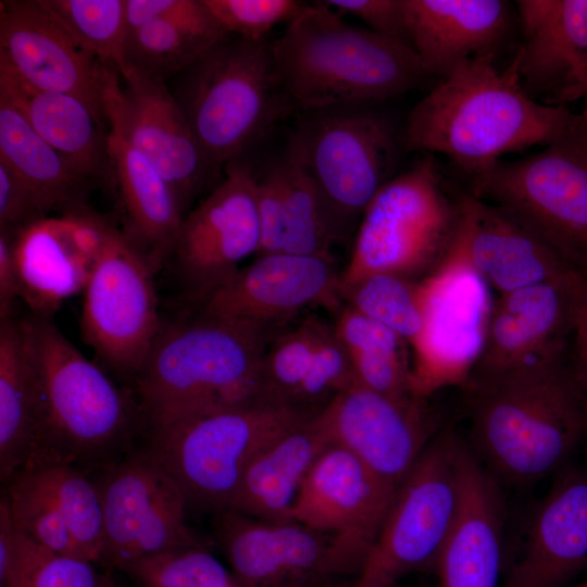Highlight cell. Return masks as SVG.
Instances as JSON below:
<instances>
[{"instance_id": "cell-1", "label": "cell", "mask_w": 587, "mask_h": 587, "mask_svg": "<svg viewBox=\"0 0 587 587\" xmlns=\"http://www.w3.org/2000/svg\"><path fill=\"white\" fill-rule=\"evenodd\" d=\"M464 390L474 453L511 484L558 472L587 434V389L567 347Z\"/></svg>"}, {"instance_id": "cell-2", "label": "cell", "mask_w": 587, "mask_h": 587, "mask_svg": "<svg viewBox=\"0 0 587 587\" xmlns=\"http://www.w3.org/2000/svg\"><path fill=\"white\" fill-rule=\"evenodd\" d=\"M494 58L463 63L413 107L403 150L444 154L472 178L507 153L550 146L580 125L583 115L533 99L514 68L498 71Z\"/></svg>"}, {"instance_id": "cell-3", "label": "cell", "mask_w": 587, "mask_h": 587, "mask_svg": "<svg viewBox=\"0 0 587 587\" xmlns=\"http://www.w3.org/2000/svg\"><path fill=\"white\" fill-rule=\"evenodd\" d=\"M25 320L37 376L35 439L25 467L62 463L92 474L134 449L146 420L133 390L120 388L49 317Z\"/></svg>"}, {"instance_id": "cell-4", "label": "cell", "mask_w": 587, "mask_h": 587, "mask_svg": "<svg viewBox=\"0 0 587 587\" xmlns=\"http://www.w3.org/2000/svg\"><path fill=\"white\" fill-rule=\"evenodd\" d=\"M272 336L200 310L179 321L162 323L132 380L146 428L264 405L261 363Z\"/></svg>"}, {"instance_id": "cell-5", "label": "cell", "mask_w": 587, "mask_h": 587, "mask_svg": "<svg viewBox=\"0 0 587 587\" xmlns=\"http://www.w3.org/2000/svg\"><path fill=\"white\" fill-rule=\"evenodd\" d=\"M271 45L282 92L300 112L378 103L428 77L411 47L347 24L324 1L307 3Z\"/></svg>"}, {"instance_id": "cell-6", "label": "cell", "mask_w": 587, "mask_h": 587, "mask_svg": "<svg viewBox=\"0 0 587 587\" xmlns=\"http://www.w3.org/2000/svg\"><path fill=\"white\" fill-rule=\"evenodd\" d=\"M375 104L300 112L287 139L284 158L314 185L340 240L357 230L403 149L401 134Z\"/></svg>"}, {"instance_id": "cell-7", "label": "cell", "mask_w": 587, "mask_h": 587, "mask_svg": "<svg viewBox=\"0 0 587 587\" xmlns=\"http://www.w3.org/2000/svg\"><path fill=\"white\" fill-rule=\"evenodd\" d=\"M179 75L173 95L217 171L234 162L289 107L270 40L228 36Z\"/></svg>"}, {"instance_id": "cell-8", "label": "cell", "mask_w": 587, "mask_h": 587, "mask_svg": "<svg viewBox=\"0 0 587 587\" xmlns=\"http://www.w3.org/2000/svg\"><path fill=\"white\" fill-rule=\"evenodd\" d=\"M461 213V198L453 201L447 195L433 158L417 160L387 182L365 209L340 289L378 273L424 277L448 250Z\"/></svg>"}, {"instance_id": "cell-9", "label": "cell", "mask_w": 587, "mask_h": 587, "mask_svg": "<svg viewBox=\"0 0 587 587\" xmlns=\"http://www.w3.org/2000/svg\"><path fill=\"white\" fill-rule=\"evenodd\" d=\"M312 416L247 407L148 427L145 448L174 478L188 505L228 510L254 457Z\"/></svg>"}, {"instance_id": "cell-10", "label": "cell", "mask_w": 587, "mask_h": 587, "mask_svg": "<svg viewBox=\"0 0 587 587\" xmlns=\"http://www.w3.org/2000/svg\"><path fill=\"white\" fill-rule=\"evenodd\" d=\"M474 197L496 204L587 276V120L539 153L499 161L472 177Z\"/></svg>"}, {"instance_id": "cell-11", "label": "cell", "mask_w": 587, "mask_h": 587, "mask_svg": "<svg viewBox=\"0 0 587 587\" xmlns=\"http://www.w3.org/2000/svg\"><path fill=\"white\" fill-rule=\"evenodd\" d=\"M450 428L427 444L397 488L352 587H388L435 567L461 505V451Z\"/></svg>"}, {"instance_id": "cell-12", "label": "cell", "mask_w": 587, "mask_h": 587, "mask_svg": "<svg viewBox=\"0 0 587 587\" xmlns=\"http://www.w3.org/2000/svg\"><path fill=\"white\" fill-rule=\"evenodd\" d=\"M417 284L423 328L411 346V389L425 400L445 387H466L485 345L494 304L489 285L470 259L463 207L448 250Z\"/></svg>"}, {"instance_id": "cell-13", "label": "cell", "mask_w": 587, "mask_h": 587, "mask_svg": "<svg viewBox=\"0 0 587 587\" xmlns=\"http://www.w3.org/2000/svg\"><path fill=\"white\" fill-rule=\"evenodd\" d=\"M155 271L126 232L107 225L83 290L82 335L110 369L130 382L162 326Z\"/></svg>"}, {"instance_id": "cell-14", "label": "cell", "mask_w": 587, "mask_h": 587, "mask_svg": "<svg viewBox=\"0 0 587 587\" xmlns=\"http://www.w3.org/2000/svg\"><path fill=\"white\" fill-rule=\"evenodd\" d=\"M95 473L104 520L101 565L124 572L141 559L205 545L185 523L184 492L145 447Z\"/></svg>"}, {"instance_id": "cell-15", "label": "cell", "mask_w": 587, "mask_h": 587, "mask_svg": "<svg viewBox=\"0 0 587 587\" xmlns=\"http://www.w3.org/2000/svg\"><path fill=\"white\" fill-rule=\"evenodd\" d=\"M213 537L247 587H315L359 575L369 549L290 520L270 522L233 510L214 513Z\"/></svg>"}, {"instance_id": "cell-16", "label": "cell", "mask_w": 587, "mask_h": 587, "mask_svg": "<svg viewBox=\"0 0 587 587\" xmlns=\"http://www.w3.org/2000/svg\"><path fill=\"white\" fill-rule=\"evenodd\" d=\"M103 110L108 126L161 173L184 210L217 172L165 80L107 64Z\"/></svg>"}, {"instance_id": "cell-17", "label": "cell", "mask_w": 587, "mask_h": 587, "mask_svg": "<svg viewBox=\"0 0 587 587\" xmlns=\"http://www.w3.org/2000/svg\"><path fill=\"white\" fill-rule=\"evenodd\" d=\"M260 249L257 177L247 165L232 162L224 179L184 216L168 260L197 304Z\"/></svg>"}, {"instance_id": "cell-18", "label": "cell", "mask_w": 587, "mask_h": 587, "mask_svg": "<svg viewBox=\"0 0 587 587\" xmlns=\"http://www.w3.org/2000/svg\"><path fill=\"white\" fill-rule=\"evenodd\" d=\"M342 305L332 257L263 253L197 303V310L274 335L312 307Z\"/></svg>"}, {"instance_id": "cell-19", "label": "cell", "mask_w": 587, "mask_h": 587, "mask_svg": "<svg viewBox=\"0 0 587 587\" xmlns=\"http://www.w3.org/2000/svg\"><path fill=\"white\" fill-rule=\"evenodd\" d=\"M424 401L396 400L354 383L316 419L330 444L350 451L397 490L433 439Z\"/></svg>"}, {"instance_id": "cell-20", "label": "cell", "mask_w": 587, "mask_h": 587, "mask_svg": "<svg viewBox=\"0 0 587 587\" xmlns=\"http://www.w3.org/2000/svg\"><path fill=\"white\" fill-rule=\"evenodd\" d=\"M0 67L38 90L75 96L105 120L107 63L80 49L40 0L1 1Z\"/></svg>"}, {"instance_id": "cell-21", "label": "cell", "mask_w": 587, "mask_h": 587, "mask_svg": "<svg viewBox=\"0 0 587 587\" xmlns=\"http://www.w3.org/2000/svg\"><path fill=\"white\" fill-rule=\"evenodd\" d=\"M108 224L79 208L61 218L42 216L14 233L20 298L35 315L48 317L84 290Z\"/></svg>"}, {"instance_id": "cell-22", "label": "cell", "mask_w": 587, "mask_h": 587, "mask_svg": "<svg viewBox=\"0 0 587 587\" xmlns=\"http://www.w3.org/2000/svg\"><path fill=\"white\" fill-rule=\"evenodd\" d=\"M585 277L574 272L560 280L500 295L492 304L485 345L469 383L566 348Z\"/></svg>"}, {"instance_id": "cell-23", "label": "cell", "mask_w": 587, "mask_h": 587, "mask_svg": "<svg viewBox=\"0 0 587 587\" xmlns=\"http://www.w3.org/2000/svg\"><path fill=\"white\" fill-rule=\"evenodd\" d=\"M266 407L314 416L355 382L350 358L334 326L314 315L286 325L267 342L261 363Z\"/></svg>"}, {"instance_id": "cell-24", "label": "cell", "mask_w": 587, "mask_h": 587, "mask_svg": "<svg viewBox=\"0 0 587 587\" xmlns=\"http://www.w3.org/2000/svg\"><path fill=\"white\" fill-rule=\"evenodd\" d=\"M523 43L511 66L533 99L563 105L587 96V0L516 2Z\"/></svg>"}, {"instance_id": "cell-25", "label": "cell", "mask_w": 587, "mask_h": 587, "mask_svg": "<svg viewBox=\"0 0 587 587\" xmlns=\"http://www.w3.org/2000/svg\"><path fill=\"white\" fill-rule=\"evenodd\" d=\"M395 492L354 454L332 444L305 475L291 519L354 540L370 551Z\"/></svg>"}, {"instance_id": "cell-26", "label": "cell", "mask_w": 587, "mask_h": 587, "mask_svg": "<svg viewBox=\"0 0 587 587\" xmlns=\"http://www.w3.org/2000/svg\"><path fill=\"white\" fill-rule=\"evenodd\" d=\"M587 569V471L564 465L500 587H564Z\"/></svg>"}, {"instance_id": "cell-27", "label": "cell", "mask_w": 587, "mask_h": 587, "mask_svg": "<svg viewBox=\"0 0 587 587\" xmlns=\"http://www.w3.org/2000/svg\"><path fill=\"white\" fill-rule=\"evenodd\" d=\"M412 49L427 76L439 80L463 63L492 55L510 11L502 0H403Z\"/></svg>"}, {"instance_id": "cell-28", "label": "cell", "mask_w": 587, "mask_h": 587, "mask_svg": "<svg viewBox=\"0 0 587 587\" xmlns=\"http://www.w3.org/2000/svg\"><path fill=\"white\" fill-rule=\"evenodd\" d=\"M461 198L470 259L486 283L500 295L560 280L578 272L502 208L471 193Z\"/></svg>"}, {"instance_id": "cell-29", "label": "cell", "mask_w": 587, "mask_h": 587, "mask_svg": "<svg viewBox=\"0 0 587 587\" xmlns=\"http://www.w3.org/2000/svg\"><path fill=\"white\" fill-rule=\"evenodd\" d=\"M462 497L453 529L436 563L440 587H499L502 502L495 476L464 444Z\"/></svg>"}, {"instance_id": "cell-30", "label": "cell", "mask_w": 587, "mask_h": 587, "mask_svg": "<svg viewBox=\"0 0 587 587\" xmlns=\"http://www.w3.org/2000/svg\"><path fill=\"white\" fill-rule=\"evenodd\" d=\"M263 253L330 257L340 241L314 185L284 157L257 177Z\"/></svg>"}, {"instance_id": "cell-31", "label": "cell", "mask_w": 587, "mask_h": 587, "mask_svg": "<svg viewBox=\"0 0 587 587\" xmlns=\"http://www.w3.org/2000/svg\"><path fill=\"white\" fill-rule=\"evenodd\" d=\"M0 95L24 115L34 130L89 182L110 167L107 122L82 99L42 91L0 67Z\"/></svg>"}, {"instance_id": "cell-32", "label": "cell", "mask_w": 587, "mask_h": 587, "mask_svg": "<svg viewBox=\"0 0 587 587\" xmlns=\"http://www.w3.org/2000/svg\"><path fill=\"white\" fill-rule=\"evenodd\" d=\"M329 445L316 415L289 429L250 462L228 510L270 522L292 520L299 488Z\"/></svg>"}, {"instance_id": "cell-33", "label": "cell", "mask_w": 587, "mask_h": 587, "mask_svg": "<svg viewBox=\"0 0 587 587\" xmlns=\"http://www.w3.org/2000/svg\"><path fill=\"white\" fill-rule=\"evenodd\" d=\"M108 154L129 222L126 233L159 270L168 260L184 209L161 173L112 127Z\"/></svg>"}, {"instance_id": "cell-34", "label": "cell", "mask_w": 587, "mask_h": 587, "mask_svg": "<svg viewBox=\"0 0 587 587\" xmlns=\"http://www.w3.org/2000/svg\"><path fill=\"white\" fill-rule=\"evenodd\" d=\"M37 422V376L25 319L0 320V476L29 462Z\"/></svg>"}, {"instance_id": "cell-35", "label": "cell", "mask_w": 587, "mask_h": 587, "mask_svg": "<svg viewBox=\"0 0 587 587\" xmlns=\"http://www.w3.org/2000/svg\"><path fill=\"white\" fill-rule=\"evenodd\" d=\"M0 162L30 190L39 209L83 208L89 180L30 126L21 111L0 95Z\"/></svg>"}, {"instance_id": "cell-36", "label": "cell", "mask_w": 587, "mask_h": 587, "mask_svg": "<svg viewBox=\"0 0 587 587\" xmlns=\"http://www.w3.org/2000/svg\"><path fill=\"white\" fill-rule=\"evenodd\" d=\"M0 587H114L95 563L62 555L10 525L0 527Z\"/></svg>"}, {"instance_id": "cell-37", "label": "cell", "mask_w": 587, "mask_h": 587, "mask_svg": "<svg viewBox=\"0 0 587 587\" xmlns=\"http://www.w3.org/2000/svg\"><path fill=\"white\" fill-rule=\"evenodd\" d=\"M23 470L28 471L51 498L84 558L100 564L104 542L103 505L91 475L62 463L35 464Z\"/></svg>"}, {"instance_id": "cell-38", "label": "cell", "mask_w": 587, "mask_h": 587, "mask_svg": "<svg viewBox=\"0 0 587 587\" xmlns=\"http://www.w3.org/2000/svg\"><path fill=\"white\" fill-rule=\"evenodd\" d=\"M226 37L186 24L150 22L127 33L117 71L130 70L165 80L182 74L209 48Z\"/></svg>"}, {"instance_id": "cell-39", "label": "cell", "mask_w": 587, "mask_h": 587, "mask_svg": "<svg viewBox=\"0 0 587 587\" xmlns=\"http://www.w3.org/2000/svg\"><path fill=\"white\" fill-rule=\"evenodd\" d=\"M84 51L118 70L127 36L126 0H40Z\"/></svg>"}, {"instance_id": "cell-40", "label": "cell", "mask_w": 587, "mask_h": 587, "mask_svg": "<svg viewBox=\"0 0 587 587\" xmlns=\"http://www.w3.org/2000/svg\"><path fill=\"white\" fill-rule=\"evenodd\" d=\"M419 279L378 273L341 288L345 304L379 322L412 346L423 328Z\"/></svg>"}, {"instance_id": "cell-41", "label": "cell", "mask_w": 587, "mask_h": 587, "mask_svg": "<svg viewBox=\"0 0 587 587\" xmlns=\"http://www.w3.org/2000/svg\"><path fill=\"white\" fill-rule=\"evenodd\" d=\"M140 587H247L207 545L167 550L125 571Z\"/></svg>"}, {"instance_id": "cell-42", "label": "cell", "mask_w": 587, "mask_h": 587, "mask_svg": "<svg viewBox=\"0 0 587 587\" xmlns=\"http://www.w3.org/2000/svg\"><path fill=\"white\" fill-rule=\"evenodd\" d=\"M4 485L2 495L20 533L52 552L86 560L55 504L28 471Z\"/></svg>"}, {"instance_id": "cell-43", "label": "cell", "mask_w": 587, "mask_h": 587, "mask_svg": "<svg viewBox=\"0 0 587 587\" xmlns=\"http://www.w3.org/2000/svg\"><path fill=\"white\" fill-rule=\"evenodd\" d=\"M229 36L249 41L267 40L282 23H290L307 3L298 0H203Z\"/></svg>"}, {"instance_id": "cell-44", "label": "cell", "mask_w": 587, "mask_h": 587, "mask_svg": "<svg viewBox=\"0 0 587 587\" xmlns=\"http://www.w3.org/2000/svg\"><path fill=\"white\" fill-rule=\"evenodd\" d=\"M336 312L333 326L350 360L407 357V342L390 328L347 304Z\"/></svg>"}, {"instance_id": "cell-45", "label": "cell", "mask_w": 587, "mask_h": 587, "mask_svg": "<svg viewBox=\"0 0 587 587\" xmlns=\"http://www.w3.org/2000/svg\"><path fill=\"white\" fill-rule=\"evenodd\" d=\"M154 21L186 24L220 36H229L203 0H126L127 33Z\"/></svg>"}, {"instance_id": "cell-46", "label": "cell", "mask_w": 587, "mask_h": 587, "mask_svg": "<svg viewBox=\"0 0 587 587\" xmlns=\"http://www.w3.org/2000/svg\"><path fill=\"white\" fill-rule=\"evenodd\" d=\"M335 12L352 15L369 29L411 47L405 23L403 0H323ZM412 48V47H411Z\"/></svg>"}, {"instance_id": "cell-47", "label": "cell", "mask_w": 587, "mask_h": 587, "mask_svg": "<svg viewBox=\"0 0 587 587\" xmlns=\"http://www.w3.org/2000/svg\"><path fill=\"white\" fill-rule=\"evenodd\" d=\"M42 216L27 186L0 162V229L16 233Z\"/></svg>"}, {"instance_id": "cell-48", "label": "cell", "mask_w": 587, "mask_h": 587, "mask_svg": "<svg viewBox=\"0 0 587 587\" xmlns=\"http://www.w3.org/2000/svg\"><path fill=\"white\" fill-rule=\"evenodd\" d=\"M13 235L14 233L0 229V320L13 315L15 300L21 295Z\"/></svg>"}, {"instance_id": "cell-49", "label": "cell", "mask_w": 587, "mask_h": 587, "mask_svg": "<svg viewBox=\"0 0 587 587\" xmlns=\"http://www.w3.org/2000/svg\"><path fill=\"white\" fill-rule=\"evenodd\" d=\"M572 336L571 361L587 389V277L583 279L579 287Z\"/></svg>"}, {"instance_id": "cell-50", "label": "cell", "mask_w": 587, "mask_h": 587, "mask_svg": "<svg viewBox=\"0 0 587 587\" xmlns=\"http://www.w3.org/2000/svg\"><path fill=\"white\" fill-rule=\"evenodd\" d=\"M575 587H587V580L584 582V583H582V584H579V585H577V586H575Z\"/></svg>"}, {"instance_id": "cell-51", "label": "cell", "mask_w": 587, "mask_h": 587, "mask_svg": "<svg viewBox=\"0 0 587 587\" xmlns=\"http://www.w3.org/2000/svg\"><path fill=\"white\" fill-rule=\"evenodd\" d=\"M584 115H585V117H586V120H587V111L584 113Z\"/></svg>"}, {"instance_id": "cell-52", "label": "cell", "mask_w": 587, "mask_h": 587, "mask_svg": "<svg viewBox=\"0 0 587 587\" xmlns=\"http://www.w3.org/2000/svg\"><path fill=\"white\" fill-rule=\"evenodd\" d=\"M388 587H397L396 585H391V586H388Z\"/></svg>"}]
</instances>
